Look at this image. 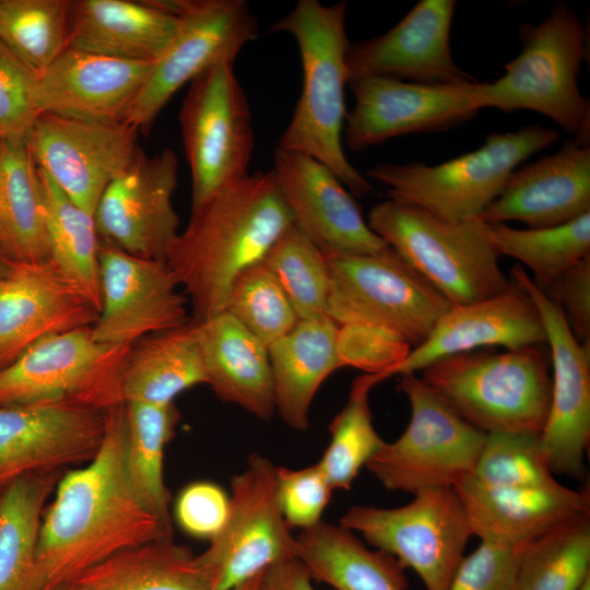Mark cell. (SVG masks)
Returning a JSON list of instances; mask_svg holds the SVG:
<instances>
[{"mask_svg": "<svg viewBox=\"0 0 590 590\" xmlns=\"http://www.w3.org/2000/svg\"><path fill=\"white\" fill-rule=\"evenodd\" d=\"M45 506L36 548L44 590H67L110 556L173 536L137 492L127 464L126 403L106 411L96 456L63 472Z\"/></svg>", "mask_w": 590, "mask_h": 590, "instance_id": "obj_1", "label": "cell"}, {"mask_svg": "<svg viewBox=\"0 0 590 590\" xmlns=\"http://www.w3.org/2000/svg\"><path fill=\"white\" fill-rule=\"evenodd\" d=\"M293 224L271 170H258L191 208L186 228L165 261L200 322L224 311L228 291L245 269L262 261Z\"/></svg>", "mask_w": 590, "mask_h": 590, "instance_id": "obj_2", "label": "cell"}, {"mask_svg": "<svg viewBox=\"0 0 590 590\" xmlns=\"http://www.w3.org/2000/svg\"><path fill=\"white\" fill-rule=\"evenodd\" d=\"M347 4L299 0L271 26L297 44L303 84L293 115L278 146L307 154L330 168L357 198L373 191L370 181L347 160L343 149L346 117L344 92L350 78L346 52Z\"/></svg>", "mask_w": 590, "mask_h": 590, "instance_id": "obj_3", "label": "cell"}, {"mask_svg": "<svg viewBox=\"0 0 590 590\" xmlns=\"http://www.w3.org/2000/svg\"><path fill=\"white\" fill-rule=\"evenodd\" d=\"M520 54L491 82H477L480 109L531 110L544 115L573 137L590 144V102L578 86L587 57L586 30L565 4L556 5L539 24L519 28Z\"/></svg>", "mask_w": 590, "mask_h": 590, "instance_id": "obj_4", "label": "cell"}, {"mask_svg": "<svg viewBox=\"0 0 590 590\" xmlns=\"http://www.w3.org/2000/svg\"><path fill=\"white\" fill-rule=\"evenodd\" d=\"M546 355L541 345L502 353H460L427 366L422 378L486 434H541L552 397Z\"/></svg>", "mask_w": 590, "mask_h": 590, "instance_id": "obj_5", "label": "cell"}, {"mask_svg": "<svg viewBox=\"0 0 590 590\" xmlns=\"http://www.w3.org/2000/svg\"><path fill=\"white\" fill-rule=\"evenodd\" d=\"M542 125L486 134L479 149L436 165L380 163L367 170L387 199L410 204L449 222L479 219L499 196L516 167L557 141Z\"/></svg>", "mask_w": 590, "mask_h": 590, "instance_id": "obj_6", "label": "cell"}, {"mask_svg": "<svg viewBox=\"0 0 590 590\" xmlns=\"http://www.w3.org/2000/svg\"><path fill=\"white\" fill-rule=\"evenodd\" d=\"M367 224L451 305L487 299L512 285L480 219L449 222L386 199L370 209Z\"/></svg>", "mask_w": 590, "mask_h": 590, "instance_id": "obj_7", "label": "cell"}, {"mask_svg": "<svg viewBox=\"0 0 590 590\" xmlns=\"http://www.w3.org/2000/svg\"><path fill=\"white\" fill-rule=\"evenodd\" d=\"M411 415L405 430L367 462V470L388 491L415 494L455 487L469 476L486 433L464 420L415 373L399 376Z\"/></svg>", "mask_w": 590, "mask_h": 590, "instance_id": "obj_8", "label": "cell"}, {"mask_svg": "<svg viewBox=\"0 0 590 590\" xmlns=\"http://www.w3.org/2000/svg\"><path fill=\"white\" fill-rule=\"evenodd\" d=\"M324 257L330 278L327 316L339 326L384 328L413 349L451 306L391 248L378 253Z\"/></svg>", "mask_w": 590, "mask_h": 590, "instance_id": "obj_9", "label": "cell"}, {"mask_svg": "<svg viewBox=\"0 0 590 590\" xmlns=\"http://www.w3.org/2000/svg\"><path fill=\"white\" fill-rule=\"evenodd\" d=\"M339 523L413 569L426 590H448L473 535L452 487L420 491L412 502L394 508L355 505Z\"/></svg>", "mask_w": 590, "mask_h": 590, "instance_id": "obj_10", "label": "cell"}, {"mask_svg": "<svg viewBox=\"0 0 590 590\" xmlns=\"http://www.w3.org/2000/svg\"><path fill=\"white\" fill-rule=\"evenodd\" d=\"M130 347L97 342L91 327L47 337L0 370V406L72 402L106 411L122 404Z\"/></svg>", "mask_w": 590, "mask_h": 590, "instance_id": "obj_11", "label": "cell"}, {"mask_svg": "<svg viewBox=\"0 0 590 590\" xmlns=\"http://www.w3.org/2000/svg\"><path fill=\"white\" fill-rule=\"evenodd\" d=\"M179 125L191 174V208L249 174L255 131L234 62L220 61L190 82Z\"/></svg>", "mask_w": 590, "mask_h": 590, "instance_id": "obj_12", "label": "cell"}, {"mask_svg": "<svg viewBox=\"0 0 590 590\" xmlns=\"http://www.w3.org/2000/svg\"><path fill=\"white\" fill-rule=\"evenodd\" d=\"M178 17L177 32L134 98L125 123L148 131L175 93L220 61L235 62L258 35L245 0H156Z\"/></svg>", "mask_w": 590, "mask_h": 590, "instance_id": "obj_13", "label": "cell"}, {"mask_svg": "<svg viewBox=\"0 0 590 590\" xmlns=\"http://www.w3.org/2000/svg\"><path fill=\"white\" fill-rule=\"evenodd\" d=\"M291 533L278 499L276 465L250 453L231 480L229 510L222 530L197 555L212 590H231L270 566L295 557Z\"/></svg>", "mask_w": 590, "mask_h": 590, "instance_id": "obj_14", "label": "cell"}, {"mask_svg": "<svg viewBox=\"0 0 590 590\" xmlns=\"http://www.w3.org/2000/svg\"><path fill=\"white\" fill-rule=\"evenodd\" d=\"M26 142L36 166L81 209L94 215L107 186L134 161L138 130L125 122H98L39 114Z\"/></svg>", "mask_w": 590, "mask_h": 590, "instance_id": "obj_15", "label": "cell"}, {"mask_svg": "<svg viewBox=\"0 0 590 590\" xmlns=\"http://www.w3.org/2000/svg\"><path fill=\"white\" fill-rule=\"evenodd\" d=\"M510 279L535 305L552 363V397L541 441L554 473L581 479L590 441V345L573 334L562 309L534 283L520 264Z\"/></svg>", "mask_w": 590, "mask_h": 590, "instance_id": "obj_16", "label": "cell"}, {"mask_svg": "<svg viewBox=\"0 0 590 590\" xmlns=\"http://www.w3.org/2000/svg\"><path fill=\"white\" fill-rule=\"evenodd\" d=\"M477 81L428 85L368 76L349 82L354 105L346 114L343 139L356 152L390 139L456 128L480 109Z\"/></svg>", "mask_w": 590, "mask_h": 590, "instance_id": "obj_17", "label": "cell"}, {"mask_svg": "<svg viewBox=\"0 0 590 590\" xmlns=\"http://www.w3.org/2000/svg\"><path fill=\"white\" fill-rule=\"evenodd\" d=\"M102 306L91 327L103 344L131 346L191 320L189 302L165 260L143 259L101 240Z\"/></svg>", "mask_w": 590, "mask_h": 590, "instance_id": "obj_18", "label": "cell"}, {"mask_svg": "<svg viewBox=\"0 0 590 590\" xmlns=\"http://www.w3.org/2000/svg\"><path fill=\"white\" fill-rule=\"evenodd\" d=\"M106 411L72 402L0 406V493L24 475L88 463L103 442Z\"/></svg>", "mask_w": 590, "mask_h": 590, "instance_id": "obj_19", "label": "cell"}, {"mask_svg": "<svg viewBox=\"0 0 590 590\" xmlns=\"http://www.w3.org/2000/svg\"><path fill=\"white\" fill-rule=\"evenodd\" d=\"M177 170L173 150L153 156L140 150L98 201L94 219L101 240L139 258L165 260L179 234L173 203Z\"/></svg>", "mask_w": 590, "mask_h": 590, "instance_id": "obj_20", "label": "cell"}, {"mask_svg": "<svg viewBox=\"0 0 590 590\" xmlns=\"http://www.w3.org/2000/svg\"><path fill=\"white\" fill-rule=\"evenodd\" d=\"M271 172L293 224L324 255H369L390 248L370 229L346 187L321 162L276 145Z\"/></svg>", "mask_w": 590, "mask_h": 590, "instance_id": "obj_21", "label": "cell"}, {"mask_svg": "<svg viewBox=\"0 0 590 590\" xmlns=\"http://www.w3.org/2000/svg\"><path fill=\"white\" fill-rule=\"evenodd\" d=\"M456 5L455 0H421L386 33L350 43L346 52L350 81L379 76L428 85L475 82L451 54L450 30Z\"/></svg>", "mask_w": 590, "mask_h": 590, "instance_id": "obj_22", "label": "cell"}, {"mask_svg": "<svg viewBox=\"0 0 590 590\" xmlns=\"http://www.w3.org/2000/svg\"><path fill=\"white\" fill-rule=\"evenodd\" d=\"M544 343L546 335L535 305L512 281V285L499 295L451 305L428 337L411 349L401 362L368 375L377 385L389 377L423 370L444 357L479 347L500 345L514 350Z\"/></svg>", "mask_w": 590, "mask_h": 590, "instance_id": "obj_23", "label": "cell"}, {"mask_svg": "<svg viewBox=\"0 0 590 590\" xmlns=\"http://www.w3.org/2000/svg\"><path fill=\"white\" fill-rule=\"evenodd\" d=\"M98 310L50 262H12L0 276V370L36 342L92 327Z\"/></svg>", "mask_w": 590, "mask_h": 590, "instance_id": "obj_24", "label": "cell"}, {"mask_svg": "<svg viewBox=\"0 0 590 590\" xmlns=\"http://www.w3.org/2000/svg\"><path fill=\"white\" fill-rule=\"evenodd\" d=\"M153 63L104 57L67 47L38 74V114L123 122Z\"/></svg>", "mask_w": 590, "mask_h": 590, "instance_id": "obj_25", "label": "cell"}, {"mask_svg": "<svg viewBox=\"0 0 590 590\" xmlns=\"http://www.w3.org/2000/svg\"><path fill=\"white\" fill-rule=\"evenodd\" d=\"M453 489L473 535L505 545H529L590 512L588 487L574 489L557 481L544 486L499 487L481 484L469 475Z\"/></svg>", "mask_w": 590, "mask_h": 590, "instance_id": "obj_26", "label": "cell"}, {"mask_svg": "<svg viewBox=\"0 0 590 590\" xmlns=\"http://www.w3.org/2000/svg\"><path fill=\"white\" fill-rule=\"evenodd\" d=\"M590 212V144L567 141L557 152L515 170L479 217L528 228L566 224Z\"/></svg>", "mask_w": 590, "mask_h": 590, "instance_id": "obj_27", "label": "cell"}, {"mask_svg": "<svg viewBox=\"0 0 590 590\" xmlns=\"http://www.w3.org/2000/svg\"><path fill=\"white\" fill-rule=\"evenodd\" d=\"M178 17L156 0L71 1L68 47L104 57L154 63L170 45Z\"/></svg>", "mask_w": 590, "mask_h": 590, "instance_id": "obj_28", "label": "cell"}, {"mask_svg": "<svg viewBox=\"0 0 590 590\" xmlns=\"http://www.w3.org/2000/svg\"><path fill=\"white\" fill-rule=\"evenodd\" d=\"M198 335L206 385L215 396L270 420L275 406L268 347L225 311L198 322Z\"/></svg>", "mask_w": 590, "mask_h": 590, "instance_id": "obj_29", "label": "cell"}, {"mask_svg": "<svg viewBox=\"0 0 590 590\" xmlns=\"http://www.w3.org/2000/svg\"><path fill=\"white\" fill-rule=\"evenodd\" d=\"M339 324L331 318L299 320L268 346L275 413L292 429L309 427V411L323 381L341 363L337 350Z\"/></svg>", "mask_w": 590, "mask_h": 590, "instance_id": "obj_30", "label": "cell"}, {"mask_svg": "<svg viewBox=\"0 0 590 590\" xmlns=\"http://www.w3.org/2000/svg\"><path fill=\"white\" fill-rule=\"evenodd\" d=\"M295 557L314 580L335 590H408L405 568L393 556L370 550L340 523L321 520L295 535Z\"/></svg>", "mask_w": 590, "mask_h": 590, "instance_id": "obj_31", "label": "cell"}, {"mask_svg": "<svg viewBox=\"0 0 590 590\" xmlns=\"http://www.w3.org/2000/svg\"><path fill=\"white\" fill-rule=\"evenodd\" d=\"M206 384L198 322L146 335L131 345L121 376L125 403L170 404Z\"/></svg>", "mask_w": 590, "mask_h": 590, "instance_id": "obj_32", "label": "cell"}, {"mask_svg": "<svg viewBox=\"0 0 590 590\" xmlns=\"http://www.w3.org/2000/svg\"><path fill=\"white\" fill-rule=\"evenodd\" d=\"M0 249L14 262H49L43 190L26 139L0 138Z\"/></svg>", "mask_w": 590, "mask_h": 590, "instance_id": "obj_33", "label": "cell"}, {"mask_svg": "<svg viewBox=\"0 0 590 590\" xmlns=\"http://www.w3.org/2000/svg\"><path fill=\"white\" fill-rule=\"evenodd\" d=\"M73 585L81 590H212L198 556L173 538L123 550Z\"/></svg>", "mask_w": 590, "mask_h": 590, "instance_id": "obj_34", "label": "cell"}, {"mask_svg": "<svg viewBox=\"0 0 590 590\" xmlns=\"http://www.w3.org/2000/svg\"><path fill=\"white\" fill-rule=\"evenodd\" d=\"M60 472L32 473L0 493V590H44L36 562L43 511Z\"/></svg>", "mask_w": 590, "mask_h": 590, "instance_id": "obj_35", "label": "cell"}, {"mask_svg": "<svg viewBox=\"0 0 590 590\" xmlns=\"http://www.w3.org/2000/svg\"><path fill=\"white\" fill-rule=\"evenodd\" d=\"M49 243V262L101 310V238L94 215L76 205L37 167Z\"/></svg>", "mask_w": 590, "mask_h": 590, "instance_id": "obj_36", "label": "cell"}, {"mask_svg": "<svg viewBox=\"0 0 590 590\" xmlns=\"http://www.w3.org/2000/svg\"><path fill=\"white\" fill-rule=\"evenodd\" d=\"M484 223L487 239L497 255L520 261L542 290L567 268L590 256V212L545 228L521 229L507 223Z\"/></svg>", "mask_w": 590, "mask_h": 590, "instance_id": "obj_37", "label": "cell"}, {"mask_svg": "<svg viewBox=\"0 0 590 590\" xmlns=\"http://www.w3.org/2000/svg\"><path fill=\"white\" fill-rule=\"evenodd\" d=\"M127 464L132 484L167 524L170 495L164 482V452L179 421L175 403L127 402Z\"/></svg>", "mask_w": 590, "mask_h": 590, "instance_id": "obj_38", "label": "cell"}, {"mask_svg": "<svg viewBox=\"0 0 590 590\" xmlns=\"http://www.w3.org/2000/svg\"><path fill=\"white\" fill-rule=\"evenodd\" d=\"M590 577V512L564 523L524 551L514 590H578Z\"/></svg>", "mask_w": 590, "mask_h": 590, "instance_id": "obj_39", "label": "cell"}, {"mask_svg": "<svg viewBox=\"0 0 590 590\" xmlns=\"http://www.w3.org/2000/svg\"><path fill=\"white\" fill-rule=\"evenodd\" d=\"M374 387L368 374L351 386L347 401L329 425L330 441L317 462L332 489L349 491L363 467L381 449L369 406Z\"/></svg>", "mask_w": 590, "mask_h": 590, "instance_id": "obj_40", "label": "cell"}, {"mask_svg": "<svg viewBox=\"0 0 590 590\" xmlns=\"http://www.w3.org/2000/svg\"><path fill=\"white\" fill-rule=\"evenodd\" d=\"M70 0H0V42L38 74L68 47Z\"/></svg>", "mask_w": 590, "mask_h": 590, "instance_id": "obj_41", "label": "cell"}, {"mask_svg": "<svg viewBox=\"0 0 590 590\" xmlns=\"http://www.w3.org/2000/svg\"><path fill=\"white\" fill-rule=\"evenodd\" d=\"M262 262L274 274L299 320L327 317V259L294 224L278 238Z\"/></svg>", "mask_w": 590, "mask_h": 590, "instance_id": "obj_42", "label": "cell"}, {"mask_svg": "<svg viewBox=\"0 0 590 590\" xmlns=\"http://www.w3.org/2000/svg\"><path fill=\"white\" fill-rule=\"evenodd\" d=\"M224 311L267 347L299 321L274 274L262 261L245 269L234 280Z\"/></svg>", "mask_w": 590, "mask_h": 590, "instance_id": "obj_43", "label": "cell"}, {"mask_svg": "<svg viewBox=\"0 0 590 590\" xmlns=\"http://www.w3.org/2000/svg\"><path fill=\"white\" fill-rule=\"evenodd\" d=\"M472 479L487 486H544L556 482L541 436L528 432L488 433Z\"/></svg>", "mask_w": 590, "mask_h": 590, "instance_id": "obj_44", "label": "cell"}, {"mask_svg": "<svg viewBox=\"0 0 590 590\" xmlns=\"http://www.w3.org/2000/svg\"><path fill=\"white\" fill-rule=\"evenodd\" d=\"M38 73L0 42V138L26 139L37 116Z\"/></svg>", "mask_w": 590, "mask_h": 590, "instance_id": "obj_45", "label": "cell"}, {"mask_svg": "<svg viewBox=\"0 0 590 590\" xmlns=\"http://www.w3.org/2000/svg\"><path fill=\"white\" fill-rule=\"evenodd\" d=\"M276 489L287 526L302 530L322 520L333 492L318 463L302 469L276 467Z\"/></svg>", "mask_w": 590, "mask_h": 590, "instance_id": "obj_46", "label": "cell"}, {"mask_svg": "<svg viewBox=\"0 0 590 590\" xmlns=\"http://www.w3.org/2000/svg\"><path fill=\"white\" fill-rule=\"evenodd\" d=\"M529 545L514 546L481 541L472 553L463 556L448 590H514Z\"/></svg>", "mask_w": 590, "mask_h": 590, "instance_id": "obj_47", "label": "cell"}, {"mask_svg": "<svg viewBox=\"0 0 590 590\" xmlns=\"http://www.w3.org/2000/svg\"><path fill=\"white\" fill-rule=\"evenodd\" d=\"M412 347L398 334L369 324L339 326L337 350L341 366L366 374L384 371L401 362Z\"/></svg>", "mask_w": 590, "mask_h": 590, "instance_id": "obj_48", "label": "cell"}, {"mask_svg": "<svg viewBox=\"0 0 590 590\" xmlns=\"http://www.w3.org/2000/svg\"><path fill=\"white\" fill-rule=\"evenodd\" d=\"M229 495L215 483L193 482L184 487L175 503L178 526L189 535L212 540L228 516Z\"/></svg>", "mask_w": 590, "mask_h": 590, "instance_id": "obj_49", "label": "cell"}, {"mask_svg": "<svg viewBox=\"0 0 590 590\" xmlns=\"http://www.w3.org/2000/svg\"><path fill=\"white\" fill-rule=\"evenodd\" d=\"M542 291L562 309L576 339L590 345V256L567 268Z\"/></svg>", "mask_w": 590, "mask_h": 590, "instance_id": "obj_50", "label": "cell"}, {"mask_svg": "<svg viewBox=\"0 0 590 590\" xmlns=\"http://www.w3.org/2000/svg\"><path fill=\"white\" fill-rule=\"evenodd\" d=\"M312 580L306 567L292 557L264 570L261 590H317Z\"/></svg>", "mask_w": 590, "mask_h": 590, "instance_id": "obj_51", "label": "cell"}, {"mask_svg": "<svg viewBox=\"0 0 590 590\" xmlns=\"http://www.w3.org/2000/svg\"><path fill=\"white\" fill-rule=\"evenodd\" d=\"M263 573L256 575L244 583L231 589V590H261Z\"/></svg>", "mask_w": 590, "mask_h": 590, "instance_id": "obj_52", "label": "cell"}, {"mask_svg": "<svg viewBox=\"0 0 590 590\" xmlns=\"http://www.w3.org/2000/svg\"><path fill=\"white\" fill-rule=\"evenodd\" d=\"M12 260H10L0 249V276L5 274L10 267L12 266Z\"/></svg>", "mask_w": 590, "mask_h": 590, "instance_id": "obj_53", "label": "cell"}, {"mask_svg": "<svg viewBox=\"0 0 590 590\" xmlns=\"http://www.w3.org/2000/svg\"><path fill=\"white\" fill-rule=\"evenodd\" d=\"M578 590H590V577H588Z\"/></svg>", "mask_w": 590, "mask_h": 590, "instance_id": "obj_54", "label": "cell"}, {"mask_svg": "<svg viewBox=\"0 0 590 590\" xmlns=\"http://www.w3.org/2000/svg\"><path fill=\"white\" fill-rule=\"evenodd\" d=\"M67 590H81V589H79L76 586L73 585V586H71V587H70L69 589H67Z\"/></svg>", "mask_w": 590, "mask_h": 590, "instance_id": "obj_55", "label": "cell"}]
</instances>
